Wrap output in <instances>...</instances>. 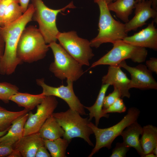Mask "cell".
<instances>
[{
    "label": "cell",
    "instance_id": "6da1fadb",
    "mask_svg": "<svg viewBox=\"0 0 157 157\" xmlns=\"http://www.w3.org/2000/svg\"><path fill=\"white\" fill-rule=\"evenodd\" d=\"M34 11L32 4H29L26 11L19 19L0 29V35L5 42L4 54L0 61V74H12L22 63L17 55V44L26 26L32 20Z\"/></svg>",
    "mask_w": 157,
    "mask_h": 157
},
{
    "label": "cell",
    "instance_id": "7a4b0ae2",
    "mask_svg": "<svg viewBox=\"0 0 157 157\" xmlns=\"http://www.w3.org/2000/svg\"><path fill=\"white\" fill-rule=\"evenodd\" d=\"M94 1L98 5L99 10V33L90 41L91 47L97 48L104 43L113 44L117 40H123L127 36L125 24L113 17L105 0Z\"/></svg>",
    "mask_w": 157,
    "mask_h": 157
},
{
    "label": "cell",
    "instance_id": "3957f363",
    "mask_svg": "<svg viewBox=\"0 0 157 157\" xmlns=\"http://www.w3.org/2000/svg\"><path fill=\"white\" fill-rule=\"evenodd\" d=\"M39 29L33 26L23 31L17 47V55L22 62L31 63L44 58L49 49Z\"/></svg>",
    "mask_w": 157,
    "mask_h": 157
},
{
    "label": "cell",
    "instance_id": "277c9868",
    "mask_svg": "<svg viewBox=\"0 0 157 157\" xmlns=\"http://www.w3.org/2000/svg\"><path fill=\"white\" fill-rule=\"evenodd\" d=\"M35 11L33 17L38 23L39 29L46 43L50 44L56 42L59 33L56 24L57 16L60 13L68 8L76 7L72 1L60 9H54L48 7L42 0H31Z\"/></svg>",
    "mask_w": 157,
    "mask_h": 157
},
{
    "label": "cell",
    "instance_id": "5b68a950",
    "mask_svg": "<svg viewBox=\"0 0 157 157\" xmlns=\"http://www.w3.org/2000/svg\"><path fill=\"white\" fill-rule=\"evenodd\" d=\"M48 46L53 52L54 61L49 66L50 71L57 78L73 82L76 81L84 74L82 65L72 57L56 42Z\"/></svg>",
    "mask_w": 157,
    "mask_h": 157
},
{
    "label": "cell",
    "instance_id": "8992f818",
    "mask_svg": "<svg viewBox=\"0 0 157 157\" xmlns=\"http://www.w3.org/2000/svg\"><path fill=\"white\" fill-rule=\"evenodd\" d=\"M52 115L64 131V138L70 142L74 138H80L94 146L90 138L93 133L88 126V118L82 117L78 112L70 108L65 112L53 113Z\"/></svg>",
    "mask_w": 157,
    "mask_h": 157
},
{
    "label": "cell",
    "instance_id": "52a82bcc",
    "mask_svg": "<svg viewBox=\"0 0 157 157\" xmlns=\"http://www.w3.org/2000/svg\"><path fill=\"white\" fill-rule=\"evenodd\" d=\"M140 113L135 107L129 108L123 119L116 124L109 128L101 129L90 121L88 125L95 136L96 142L95 147L88 157H91L101 148L110 149L115 138L120 135L122 132L129 125L137 121Z\"/></svg>",
    "mask_w": 157,
    "mask_h": 157
},
{
    "label": "cell",
    "instance_id": "ba28073f",
    "mask_svg": "<svg viewBox=\"0 0 157 157\" xmlns=\"http://www.w3.org/2000/svg\"><path fill=\"white\" fill-rule=\"evenodd\" d=\"M113 48L91 65L90 68L101 65H118L123 60L130 59L134 63L144 62L148 52L145 48L136 47L119 40L113 44Z\"/></svg>",
    "mask_w": 157,
    "mask_h": 157
},
{
    "label": "cell",
    "instance_id": "9c48e42d",
    "mask_svg": "<svg viewBox=\"0 0 157 157\" xmlns=\"http://www.w3.org/2000/svg\"><path fill=\"white\" fill-rule=\"evenodd\" d=\"M59 44L82 65L89 66V60L94 56L90 41L80 38L74 31L59 32L57 36Z\"/></svg>",
    "mask_w": 157,
    "mask_h": 157
},
{
    "label": "cell",
    "instance_id": "30bf717a",
    "mask_svg": "<svg viewBox=\"0 0 157 157\" xmlns=\"http://www.w3.org/2000/svg\"><path fill=\"white\" fill-rule=\"evenodd\" d=\"M58 104L55 97L46 96L36 106L35 113L33 114L31 111L28 113L24 126L23 136L38 133L47 119L52 115Z\"/></svg>",
    "mask_w": 157,
    "mask_h": 157
},
{
    "label": "cell",
    "instance_id": "8fae6325",
    "mask_svg": "<svg viewBox=\"0 0 157 157\" xmlns=\"http://www.w3.org/2000/svg\"><path fill=\"white\" fill-rule=\"evenodd\" d=\"M37 84L42 89V93L45 96L57 97L64 100L67 104L69 108L78 112L81 115H87L84 106L76 95L73 89V82L67 80V85H61L53 87L47 85L43 78L37 79Z\"/></svg>",
    "mask_w": 157,
    "mask_h": 157
},
{
    "label": "cell",
    "instance_id": "7c38bea8",
    "mask_svg": "<svg viewBox=\"0 0 157 157\" xmlns=\"http://www.w3.org/2000/svg\"><path fill=\"white\" fill-rule=\"evenodd\" d=\"M118 65L127 71L131 75L130 89H157V82L152 76V72L148 69L145 65L140 64L132 67L128 65L124 60Z\"/></svg>",
    "mask_w": 157,
    "mask_h": 157
},
{
    "label": "cell",
    "instance_id": "4fadbf2b",
    "mask_svg": "<svg viewBox=\"0 0 157 157\" xmlns=\"http://www.w3.org/2000/svg\"><path fill=\"white\" fill-rule=\"evenodd\" d=\"M135 15L133 18L125 24L126 33L135 31L146 24V22L151 18L157 19V10L152 7V1L146 0L137 2L135 5Z\"/></svg>",
    "mask_w": 157,
    "mask_h": 157
},
{
    "label": "cell",
    "instance_id": "5bb4252c",
    "mask_svg": "<svg viewBox=\"0 0 157 157\" xmlns=\"http://www.w3.org/2000/svg\"><path fill=\"white\" fill-rule=\"evenodd\" d=\"M152 21L145 28L130 36H126L123 40L133 46L157 50V29Z\"/></svg>",
    "mask_w": 157,
    "mask_h": 157
},
{
    "label": "cell",
    "instance_id": "9a60e30c",
    "mask_svg": "<svg viewBox=\"0 0 157 157\" xmlns=\"http://www.w3.org/2000/svg\"><path fill=\"white\" fill-rule=\"evenodd\" d=\"M130 79L118 65L109 66L107 74L102 78V84H108L117 89L120 92L121 98L130 97Z\"/></svg>",
    "mask_w": 157,
    "mask_h": 157
},
{
    "label": "cell",
    "instance_id": "2e32d148",
    "mask_svg": "<svg viewBox=\"0 0 157 157\" xmlns=\"http://www.w3.org/2000/svg\"><path fill=\"white\" fill-rule=\"evenodd\" d=\"M44 145V139L38 132L23 136L13 146L23 157H35L38 149Z\"/></svg>",
    "mask_w": 157,
    "mask_h": 157
},
{
    "label": "cell",
    "instance_id": "e0dca14e",
    "mask_svg": "<svg viewBox=\"0 0 157 157\" xmlns=\"http://www.w3.org/2000/svg\"><path fill=\"white\" fill-rule=\"evenodd\" d=\"M143 131V127L136 121L126 127L120 134L123 142L127 146L135 149L140 156L144 157L139 139Z\"/></svg>",
    "mask_w": 157,
    "mask_h": 157
},
{
    "label": "cell",
    "instance_id": "ac0fdd59",
    "mask_svg": "<svg viewBox=\"0 0 157 157\" xmlns=\"http://www.w3.org/2000/svg\"><path fill=\"white\" fill-rule=\"evenodd\" d=\"M28 113L21 116L12 124L7 132L0 138V144L13 145L23 136L24 126Z\"/></svg>",
    "mask_w": 157,
    "mask_h": 157
},
{
    "label": "cell",
    "instance_id": "d6986e66",
    "mask_svg": "<svg viewBox=\"0 0 157 157\" xmlns=\"http://www.w3.org/2000/svg\"><path fill=\"white\" fill-rule=\"evenodd\" d=\"M135 0H116L107 4L109 11L114 12L116 16L126 23L134 8Z\"/></svg>",
    "mask_w": 157,
    "mask_h": 157
},
{
    "label": "cell",
    "instance_id": "ffe728a7",
    "mask_svg": "<svg viewBox=\"0 0 157 157\" xmlns=\"http://www.w3.org/2000/svg\"><path fill=\"white\" fill-rule=\"evenodd\" d=\"M64 133L63 129L52 115L47 119L38 132L42 139L49 140H54L63 137Z\"/></svg>",
    "mask_w": 157,
    "mask_h": 157
},
{
    "label": "cell",
    "instance_id": "44dd1931",
    "mask_svg": "<svg viewBox=\"0 0 157 157\" xmlns=\"http://www.w3.org/2000/svg\"><path fill=\"white\" fill-rule=\"evenodd\" d=\"M110 85L108 84H102L94 104L90 107L84 106V108L89 112V121H90L93 118H94L95 125L97 126L101 118L105 117L108 118L109 117V114L103 113V106L106 93Z\"/></svg>",
    "mask_w": 157,
    "mask_h": 157
},
{
    "label": "cell",
    "instance_id": "7402d4cb",
    "mask_svg": "<svg viewBox=\"0 0 157 157\" xmlns=\"http://www.w3.org/2000/svg\"><path fill=\"white\" fill-rule=\"evenodd\" d=\"M46 96L42 93L38 94H32L18 92L11 96L10 101L15 102L19 107L30 110L40 104Z\"/></svg>",
    "mask_w": 157,
    "mask_h": 157
},
{
    "label": "cell",
    "instance_id": "603a6c76",
    "mask_svg": "<svg viewBox=\"0 0 157 157\" xmlns=\"http://www.w3.org/2000/svg\"><path fill=\"white\" fill-rule=\"evenodd\" d=\"M141 135L140 142L145 156L157 146V128L151 124L144 126Z\"/></svg>",
    "mask_w": 157,
    "mask_h": 157
},
{
    "label": "cell",
    "instance_id": "cb8c5ba5",
    "mask_svg": "<svg viewBox=\"0 0 157 157\" xmlns=\"http://www.w3.org/2000/svg\"><path fill=\"white\" fill-rule=\"evenodd\" d=\"M44 145L52 157H65L66 149L70 142L63 138L54 140L44 139Z\"/></svg>",
    "mask_w": 157,
    "mask_h": 157
},
{
    "label": "cell",
    "instance_id": "d4e9b609",
    "mask_svg": "<svg viewBox=\"0 0 157 157\" xmlns=\"http://www.w3.org/2000/svg\"><path fill=\"white\" fill-rule=\"evenodd\" d=\"M29 111L24 108L19 111H11L0 106V131L9 128L15 120Z\"/></svg>",
    "mask_w": 157,
    "mask_h": 157
},
{
    "label": "cell",
    "instance_id": "484cf974",
    "mask_svg": "<svg viewBox=\"0 0 157 157\" xmlns=\"http://www.w3.org/2000/svg\"><path fill=\"white\" fill-rule=\"evenodd\" d=\"M19 3L17 2H13L6 8L3 17L1 27L15 22L22 16L23 13Z\"/></svg>",
    "mask_w": 157,
    "mask_h": 157
},
{
    "label": "cell",
    "instance_id": "4316f807",
    "mask_svg": "<svg viewBox=\"0 0 157 157\" xmlns=\"http://www.w3.org/2000/svg\"><path fill=\"white\" fill-rule=\"evenodd\" d=\"M19 90L15 85L7 82H0V100L8 103L11 97L18 92Z\"/></svg>",
    "mask_w": 157,
    "mask_h": 157
},
{
    "label": "cell",
    "instance_id": "83f0119b",
    "mask_svg": "<svg viewBox=\"0 0 157 157\" xmlns=\"http://www.w3.org/2000/svg\"><path fill=\"white\" fill-rule=\"evenodd\" d=\"M126 108L121 97L118 98L112 104L106 109H103L104 113H122L126 110Z\"/></svg>",
    "mask_w": 157,
    "mask_h": 157
},
{
    "label": "cell",
    "instance_id": "f1b7e54d",
    "mask_svg": "<svg viewBox=\"0 0 157 157\" xmlns=\"http://www.w3.org/2000/svg\"><path fill=\"white\" fill-rule=\"evenodd\" d=\"M119 97L121 98L120 92L117 89L114 88V90L112 92L107 96H105L103 102V109H105L108 108Z\"/></svg>",
    "mask_w": 157,
    "mask_h": 157
},
{
    "label": "cell",
    "instance_id": "f546056e",
    "mask_svg": "<svg viewBox=\"0 0 157 157\" xmlns=\"http://www.w3.org/2000/svg\"><path fill=\"white\" fill-rule=\"evenodd\" d=\"M130 147L127 146L123 142H117L116 144L115 148L112 151L110 157H126L127 152L129 151Z\"/></svg>",
    "mask_w": 157,
    "mask_h": 157
},
{
    "label": "cell",
    "instance_id": "4dcf8cb0",
    "mask_svg": "<svg viewBox=\"0 0 157 157\" xmlns=\"http://www.w3.org/2000/svg\"><path fill=\"white\" fill-rule=\"evenodd\" d=\"M17 2L18 0H1L0 1V26L2 23L3 17L4 13L9 6L12 2Z\"/></svg>",
    "mask_w": 157,
    "mask_h": 157
},
{
    "label": "cell",
    "instance_id": "1f68e13d",
    "mask_svg": "<svg viewBox=\"0 0 157 157\" xmlns=\"http://www.w3.org/2000/svg\"><path fill=\"white\" fill-rule=\"evenodd\" d=\"M13 150V146L0 144V157H8Z\"/></svg>",
    "mask_w": 157,
    "mask_h": 157
},
{
    "label": "cell",
    "instance_id": "d6a6232c",
    "mask_svg": "<svg viewBox=\"0 0 157 157\" xmlns=\"http://www.w3.org/2000/svg\"><path fill=\"white\" fill-rule=\"evenodd\" d=\"M146 65L147 68L152 72L157 74V59L152 57L146 61Z\"/></svg>",
    "mask_w": 157,
    "mask_h": 157
},
{
    "label": "cell",
    "instance_id": "836d02e7",
    "mask_svg": "<svg viewBox=\"0 0 157 157\" xmlns=\"http://www.w3.org/2000/svg\"><path fill=\"white\" fill-rule=\"evenodd\" d=\"M51 156L44 145L40 147L37 150L35 157H50Z\"/></svg>",
    "mask_w": 157,
    "mask_h": 157
},
{
    "label": "cell",
    "instance_id": "e575fe53",
    "mask_svg": "<svg viewBox=\"0 0 157 157\" xmlns=\"http://www.w3.org/2000/svg\"><path fill=\"white\" fill-rule=\"evenodd\" d=\"M19 3L21 7L23 13H24L27 9L29 5L30 0H18Z\"/></svg>",
    "mask_w": 157,
    "mask_h": 157
},
{
    "label": "cell",
    "instance_id": "d590c367",
    "mask_svg": "<svg viewBox=\"0 0 157 157\" xmlns=\"http://www.w3.org/2000/svg\"><path fill=\"white\" fill-rule=\"evenodd\" d=\"M5 49V42L0 35V61L3 56Z\"/></svg>",
    "mask_w": 157,
    "mask_h": 157
},
{
    "label": "cell",
    "instance_id": "8d00e7d4",
    "mask_svg": "<svg viewBox=\"0 0 157 157\" xmlns=\"http://www.w3.org/2000/svg\"><path fill=\"white\" fill-rule=\"evenodd\" d=\"M22 156L20 152L18 150L14 149L13 150L8 157H21Z\"/></svg>",
    "mask_w": 157,
    "mask_h": 157
},
{
    "label": "cell",
    "instance_id": "74e56055",
    "mask_svg": "<svg viewBox=\"0 0 157 157\" xmlns=\"http://www.w3.org/2000/svg\"><path fill=\"white\" fill-rule=\"evenodd\" d=\"M146 0H135L136 2ZM152 1V8L157 10V0H151Z\"/></svg>",
    "mask_w": 157,
    "mask_h": 157
},
{
    "label": "cell",
    "instance_id": "f35d334b",
    "mask_svg": "<svg viewBox=\"0 0 157 157\" xmlns=\"http://www.w3.org/2000/svg\"><path fill=\"white\" fill-rule=\"evenodd\" d=\"M144 157H156L157 156L156 155L153 153L151 152L150 153L146 154L145 155Z\"/></svg>",
    "mask_w": 157,
    "mask_h": 157
},
{
    "label": "cell",
    "instance_id": "ab89813d",
    "mask_svg": "<svg viewBox=\"0 0 157 157\" xmlns=\"http://www.w3.org/2000/svg\"><path fill=\"white\" fill-rule=\"evenodd\" d=\"M10 127L3 131H0V138L7 132Z\"/></svg>",
    "mask_w": 157,
    "mask_h": 157
},
{
    "label": "cell",
    "instance_id": "60d3db41",
    "mask_svg": "<svg viewBox=\"0 0 157 157\" xmlns=\"http://www.w3.org/2000/svg\"><path fill=\"white\" fill-rule=\"evenodd\" d=\"M157 146L153 150L152 152L157 156Z\"/></svg>",
    "mask_w": 157,
    "mask_h": 157
},
{
    "label": "cell",
    "instance_id": "b9f144b4",
    "mask_svg": "<svg viewBox=\"0 0 157 157\" xmlns=\"http://www.w3.org/2000/svg\"><path fill=\"white\" fill-rule=\"evenodd\" d=\"M106 3H109L113 1L116 0H105Z\"/></svg>",
    "mask_w": 157,
    "mask_h": 157
},
{
    "label": "cell",
    "instance_id": "7bdbcfd3",
    "mask_svg": "<svg viewBox=\"0 0 157 157\" xmlns=\"http://www.w3.org/2000/svg\"><path fill=\"white\" fill-rule=\"evenodd\" d=\"M1 26H0V29L1 28Z\"/></svg>",
    "mask_w": 157,
    "mask_h": 157
},
{
    "label": "cell",
    "instance_id": "ee69618b",
    "mask_svg": "<svg viewBox=\"0 0 157 157\" xmlns=\"http://www.w3.org/2000/svg\"></svg>",
    "mask_w": 157,
    "mask_h": 157
}]
</instances>
